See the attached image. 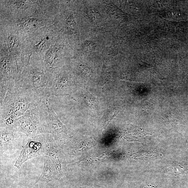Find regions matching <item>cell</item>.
Masks as SVG:
<instances>
[{
  "mask_svg": "<svg viewBox=\"0 0 188 188\" xmlns=\"http://www.w3.org/2000/svg\"><path fill=\"white\" fill-rule=\"evenodd\" d=\"M37 101L24 90L15 87L7 93L1 104V127L10 128L14 121L24 115L28 109L37 106Z\"/></svg>",
  "mask_w": 188,
  "mask_h": 188,
  "instance_id": "cell-1",
  "label": "cell"
},
{
  "mask_svg": "<svg viewBox=\"0 0 188 188\" xmlns=\"http://www.w3.org/2000/svg\"><path fill=\"white\" fill-rule=\"evenodd\" d=\"M53 79L45 73L32 69L16 83V88L27 92L38 102L48 99L51 96Z\"/></svg>",
  "mask_w": 188,
  "mask_h": 188,
  "instance_id": "cell-2",
  "label": "cell"
},
{
  "mask_svg": "<svg viewBox=\"0 0 188 188\" xmlns=\"http://www.w3.org/2000/svg\"><path fill=\"white\" fill-rule=\"evenodd\" d=\"M37 108L44 134L50 135L58 144L65 142L67 137L66 128L50 105L48 99L40 101Z\"/></svg>",
  "mask_w": 188,
  "mask_h": 188,
  "instance_id": "cell-3",
  "label": "cell"
},
{
  "mask_svg": "<svg viewBox=\"0 0 188 188\" xmlns=\"http://www.w3.org/2000/svg\"><path fill=\"white\" fill-rule=\"evenodd\" d=\"M11 129L30 138L44 134L37 106L28 109L23 115L14 120Z\"/></svg>",
  "mask_w": 188,
  "mask_h": 188,
  "instance_id": "cell-4",
  "label": "cell"
},
{
  "mask_svg": "<svg viewBox=\"0 0 188 188\" xmlns=\"http://www.w3.org/2000/svg\"><path fill=\"white\" fill-rule=\"evenodd\" d=\"M47 134H42L29 137L26 145L23 147L14 166L20 169L23 164L29 159L45 155V149Z\"/></svg>",
  "mask_w": 188,
  "mask_h": 188,
  "instance_id": "cell-5",
  "label": "cell"
},
{
  "mask_svg": "<svg viewBox=\"0 0 188 188\" xmlns=\"http://www.w3.org/2000/svg\"><path fill=\"white\" fill-rule=\"evenodd\" d=\"M44 156L50 158L58 169L61 177L65 168V160L58 145L50 135L47 134Z\"/></svg>",
  "mask_w": 188,
  "mask_h": 188,
  "instance_id": "cell-6",
  "label": "cell"
},
{
  "mask_svg": "<svg viewBox=\"0 0 188 188\" xmlns=\"http://www.w3.org/2000/svg\"><path fill=\"white\" fill-rule=\"evenodd\" d=\"M61 177L58 169L53 161L49 156H45L43 169L39 179L36 183L40 187H43V186L47 183L52 180L59 179Z\"/></svg>",
  "mask_w": 188,
  "mask_h": 188,
  "instance_id": "cell-7",
  "label": "cell"
},
{
  "mask_svg": "<svg viewBox=\"0 0 188 188\" xmlns=\"http://www.w3.org/2000/svg\"><path fill=\"white\" fill-rule=\"evenodd\" d=\"M70 78L65 73L59 75L54 79L51 87L52 95L56 96L68 94L71 86Z\"/></svg>",
  "mask_w": 188,
  "mask_h": 188,
  "instance_id": "cell-8",
  "label": "cell"
},
{
  "mask_svg": "<svg viewBox=\"0 0 188 188\" xmlns=\"http://www.w3.org/2000/svg\"><path fill=\"white\" fill-rule=\"evenodd\" d=\"M20 132L9 128L1 127V148L11 144L17 139Z\"/></svg>",
  "mask_w": 188,
  "mask_h": 188,
  "instance_id": "cell-9",
  "label": "cell"
},
{
  "mask_svg": "<svg viewBox=\"0 0 188 188\" xmlns=\"http://www.w3.org/2000/svg\"><path fill=\"white\" fill-rule=\"evenodd\" d=\"M118 113V109L116 108H111L108 109L104 113L103 118L104 127H107L111 120L117 115Z\"/></svg>",
  "mask_w": 188,
  "mask_h": 188,
  "instance_id": "cell-10",
  "label": "cell"
},
{
  "mask_svg": "<svg viewBox=\"0 0 188 188\" xmlns=\"http://www.w3.org/2000/svg\"><path fill=\"white\" fill-rule=\"evenodd\" d=\"M108 69L105 66H104L101 73V79L99 82V84L101 85L105 84L108 82Z\"/></svg>",
  "mask_w": 188,
  "mask_h": 188,
  "instance_id": "cell-11",
  "label": "cell"
},
{
  "mask_svg": "<svg viewBox=\"0 0 188 188\" xmlns=\"http://www.w3.org/2000/svg\"><path fill=\"white\" fill-rule=\"evenodd\" d=\"M77 70L84 75H89L90 73L89 69L84 65L78 66L77 67Z\"/></svg>",
  "mask_w": 188,
  "mask_h": 188,
  "instance_id": "cell-12",
  "label": "cell"
},
{
  "mask_svg": "<svg viewBox=\"0 0 188 188\" xmlns=\"http://www.w3.org/2000/svg\"><path fill=\"white\" fill-rule=\"evenodd\" d=\"M66 24L69 26H74L75 24L74 18L71 15H69L66 19Z\"/></svg>",
  "mask_w": 188,
  "mask_h": 188,
  "instance_id": "cell-13",
  "label": "cell"
},
{
  "mask_svg": "<svg viewBox=\"0 0 188 188\" xmlns=\"http://www.w3.org/2000/svg\"><path fill=\"white\" fill-rule=\"evenodd\" d=\"M94 47V44L93 43L89 42H86L84 44V49L86 52L91 51Z\"/></svg>",
  "mask_w": 188,
  "mask_h": 188,
  "instance_id": "cell-14",
  "label": "cell"
},
{
  "mask_svg": "<svg viewBox=\"0 0 188 188\" xmlns=\"http://www.w3.org/2000/svg\"><path fill=\"white\" fill-rule=\"evenodd\" d=\"M48 39H44L41 42L39 43V44L37 45L36 47L38 49H43L46 47L47 43H48Z\"/></svg>",
  "mask_w": 188,
  "mask_h": 188,
  "instance_id": "cell-15",
  "label": "cell"
},
{
  "mask_svg": "<svg viewBox=\"0 0 188 188\" xmlns=\"http://www.w3.org/2000/svg\"><path fill=\"white\" fill-rule=\"evenodd\" d=\"M29 188H42L39 186L36 183L32 186V187H31Z\"/></svg>",
  "mask_w": 188,
  "mask_h": 188,
  "instance_id": "cell-16",
  "label": "cell"
}]
</instances>
